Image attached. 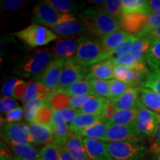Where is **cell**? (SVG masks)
Wrapping results in <instances>:
<instances>
[{"label":"cell","mask_w":160,"mask_h":160,"mask_svg":"<svg viewBox=\"0 0 160 160\" xmlns=\"http://www.w3.org/2000/svg\"><path fill=\"white\" fill-rule=\"evenodd\" d=\"M98 8L120 20L122 16V1L120 0H107L104 1Z\"/></svg>","instance_id":"8d00e7d4"},{"label":"cell","mask_w":160,"mask_h":160,"mask_svg":"<svg viewBox=\"0 0 160 160\" xmlns=\"http://www.w3.org/2000/svg\"><path fill=\"white\" fill-rule=\"evenodd\" d=\"M70 97L73 96H94L91 85L88 80H80L70 87L62 90Z\"/></svg>","instance_id":"836d02e7"},{"label":"cell","mask_w":160,"mask_h":160,"mask_svg":"<svg viewBox=\"0 0 160 160\" xmlns=\"http://www.w3.org/2000/svg\"><path fill=\"white\" fill-rule=\"evenodd\" d=\"M83 142L90 160H113L108 152L107 143L85 138H83Z\"/></svg>","instance_id":"e0dca14e"},{"label":"cell","mask_w":160,"mask_h":160,"mask_svg":"<svg viewBox=\"0 0 160 160\" xmlns=\"http://www.w3.org/2000/svg\"><path fill=\"white\" fill-rule=\"evenodd\" d=\"M94 96L111 99V85L107 80L89 79Z\"/></svg>","instance_id":"74e56055"},{"label":"cell","mask_w":160,"mask_h":160,"mask_svg":"<svg viewBox=\"0 0 160 160\" xmlns=\"http://www.w3.org/2000/svg\"><path fill=\"white\" fill-rule=\"evenodd\" d=\"M45 2L63 14H71L70 13L75 10V4L69 0H47Z\"/></svg>","instance_id":"7bdbcfd3"},{"label":"cell","mask_w":160,"mask_h":160,"mask_svg":"<svg viewBox=\"0 0 160 160\" xmlns=\"http://www.w3.org/2000/svg\"><path fill=\"white\" fill-rule=\"evenodd\" d=\"M80 17L85 25L86 34L99 37L100 39L121 29L119 19L108 15L98 8H90L85 10L81 13Z\"/></svg>","instance_id":"6da1fadb"},{"label":"cell","mask_w":160,"mask_h":160,"mask_svg":"<svg viewBox=\"0 0 160 160\" xmlns=\"http://www.w3.org/2000/svg\"><path fill=\"white\" fill-rule=\"evenodd\" d=\"M24 110L19 106L12 110L11 112L7 113L5 116V121L7 123H17L22 119L23 117Z\"/></svg>","instance_id":"7dc6e473"},{"label":"cell","mask_w":160,"mask_h":160,"mask_svg":"<svg viewBox=\"0 0 160 160\" xmlns=\"http://www.w3.org/2000/svg\"><path fill=\"white\" fill-rule=\"evenodd\" d=\"M107 150L113 160H140L148 153L142 142L128 141L107 143Z\"/></svg>","instance_id":"7a4b0ae2"},{"label":"cell","mask_w":160,"mask_h":160,"mask_svg":"<svg viewBox=\"0 0 160 160\" xmlns=\"http://www.w3.org/2000/svg\"><path fill=\"white\" fill-rule=\"evenodd\" d=\"M33 14L34 22L51 28L65 22L76 20V18L72 14L59 13L45 1L38 3L35 6L33 10Z\"/></svg>","instance_id":"8992f818"},{"label":"cell","mask_w":160,"mask_h":160,"mask_svg":"<svg viewBox=\"0 0 160 160\" xmlns=\"http://www.w3.org/2000/svg\"><path fill=\"white\" fill-rule=\"evenodd\" d=\"M145 61L151 70L160 68V41L152 45L146 56Z\"/></svg>","instance_id":"f35d334b"},{"label":"cell","mask_w":160,"mask_h":160,"mask_svg":"<svg viewBox=\"0 0 160 160\" xmlns=\"http://www.w3.org/2000/svg\"><path fill=\"white\" fill-rule=\"evenodd\" d=\"M58 149H59V160H77L65 146L58 147Z\"/></svg>","instance_id":"9f6ffc18"},{"label":"cell","mask_w":160,"mask_h":160,"mask_svg":"<svg viewBox=\"0 0 160 160\" xmlns=\"http://www.w3.org/2000/svg\"><path fill=\"white\" fill-rule=\"evenodd\" d=\"M109 82L110 85H111V99H110L111 100L119 97L129 88L133 87L130 84L120 81V80L112 79L109 80Z\"/></svg>","instance_id":"ee69618b"},{"label":"cell","mask_w":160,"mask_h":160,"mask_svg":"<svg viewBox=\"0 0 160 160\" xmlns=\"http://www.w3.org/2000/svg\"><path fill=\"white\" fill-rule=\"evenodd\" d=\"M11 151L16 159L22 160H37L39 152L31 144L11 145Z\"/></svg>","instance_id":"4dcf8cb0"},{"label":"cell","mask_w":160,"mask_h":160,"mask_svg":"<svg viewBox=\"0 0 160 160\" xmlns=\"http://www.w3.org/2000/svg\"><path fill=\"white\" fill-rule=\"evenodd\" d=\"M65 147L77 160H90L83 142V138L76 133H72Z\"/></svg>","instance_id":"7402d4cb"},{"label":"cell","mask_w":160,"mask_h":160,"mask_svg":"<svg viewBox=\"0 0 160 160\" xmlns=\"http://www.w3.org/2000/svg\"><path fill=\"white\" fill-rule=\"evenodd\" d=\"M137 38L145 37L147 38L151 42L152 45L153 44L158 42L160 41V25L159 27L156 28L155 29L150 31L148 32H146L144 33H139V34L136 35Z\"/></svg>","instance_id":"db71d44e"},{"label":"cell","mask_w":160,"mask_h":160,"mask_svg":"<svg viewBox=\"0 0 160 160\" xmlns=\"http://www.w3.org/2000/svg\"><path fill=\"white\" fill-rule=\"evenodd\" d=\"M104 53L101 42L96 39L82 36L73 59L85 68L94 65L98 58Z\"/></svg>","instance_id":"5b68a950"},{"label":"cell","mask_w":160,"mask_h":160,"mask_svg":"<svg viewBox=\"0 0 160 160\" xmlns=\"http://www.w3.org/2000/svg\"><path fill=\"white\" fill-rule=\"evenodd\" d=\"M148 15L143 13H123L119 20L123 31L131 35H137L142 31Z\"/></svg>","instance_id":"4fadbf2b"},{"label":"cell","mask_w":160,"mask_h":160,"mask_svg":"<svg viewBox=\"0 0 160 160\" xmlns=\"http://www.w3.org/2000/svg\"><path fill=\"white\" fill-rule=\"evenodd\" d=\"M115 66L109 60L101 62L91 65L85 79L108 80L113 78V70Z\"/></svg>","instance_id":"d6986e66"},{"label":"cell","mask_w":160,"mask_h":160,"mask_svg":"<svg viewBox=\"0 0 160 160\" xmlns=\"http://www.w3.org/2000/svg\"><path fill=\"white\" fill-rule=\"evenodd\" d=\"M138 108L129 110H117L108 123L110 125L129 126L134 128Z\"/></svg>","instance_id":"603a6c76"},{"label":"cell","mask_w":160,"mask_h":160,"mask_svg":"<svg viewBox=\"0 0 160 160\" xmlns=\"http://www.w3.org/2000/svg\"><path fill=\"white\" fill-rule=\"evenodd\" d=\"M110 102L108 98L94 96L87 104L79 110L80 113H88L102 116L105 107Z\"/></svg>","instance_id":"f1b7e54d"},{"label":"cell","mask_w":160,"mask_h":160,"mask_svg":"<svg viewBox=\"0 0 160 160\" xmlns=\"http://www.w3.org/2000/svg\"><path fill=\"white\" fill-rule=\"evenodd\" d=\"M117 108H116L115 105H113V103L112 102L111 100L110 99V102L108 104L107 106L105 107V110L102 112V118L103 121L107 122H108L111 119V118L113 117L115 112L117 111Z\"/></svg>","instance_id":"11a10c76"},{"label":"cell","mask_w":160,"mask_h":160,"mask_svg":"<svg viewBox=\"0 0 160 160\" xmlns=\"http://www.w3.org/2000/svg\"><path fill=\"white\" fill-rule=\"evenodd\" d=\"M17 80L16 78H11L5 82L2 88V93L5 97H13V91Z\"/></svg>","instance_id":"f5cc1de1"},{"label":"cell","mask_w":160,"mask_h":160,"mask_svg":"<svg viewBox=\"0 0 160 160\" xmlns=\"http://www.w3.org/2000/svg\"><path fill=\"white\" fill-rule=\"evenodd\" d=\"M30 134L34 145H48L54 141L53 129L51 126L39 123L28 125Z\"/></svg>","instance_id":"9a60e30c"},{"label":"cell","mask_w":160,"mask_h":160,"mask_svg":"<svg viewBox=\"0 0 160 160\" xmlns=\"http://www.w3.org/2000/svg\"><path fill=\"white\" fill-rule=\"evenodd\" d=\"M160 125V115L148 110L142 105L138 106V113L134 128L139 134L145 137L153 138L157 135Z\"/></svg>","instance_id":"52a82bcc"},{"label":"cell","mask_w":160,"mask_h":160,"mask_svg":"<svg viewBox=\"0 0 160 160\" xmlns=\"http://www.w3.org/2000/svg\"><path fill=\"white\" fill-rule=\"evenodd\" d=\"M138 39L136 35H132L128 39L126 40L123 43L113 49V51L108 52V53H103L100 57L98 58L95 64L101 62L106 61V60H112L116 59L118 58L122 57L128 54L131 53L132 48H133V44Z\"/></svg>","instance_id":"44dd1931"},{"label":"cell","mask_w":160,"mask_h":160,"mask_svg":"<svg viewBox=\"0 0 160 160\" xmlns=\"http://www.w3.org/2000/svg\"><path fill=\"white\" fill-rule=\"evenodd\" d=\"M4 135L10 145L33 144L29 127L25 123H7L4 126Z\"/></svg>","instance_id":"30bf717a"},{"label":"cell","mask_w":160,"mask_h":160,"mask_svg":"<svg viewBox=\"0 0 160 160\" xmlns=\"http://www.w3.org/2000/svg\"><path fill=\"white\" fill-rule=\"evenodd\" d=\"M55 59L50 49H37L28 55L21 66V73L24 77H37Z\"/></svg>","instance_id":"277c9868"},{"label":"cell","mask_w":160,"mask_h":160,"mask_svg":"<svg viewBox=\"0 0 160 160\" xmlns=\"http://www.w3.org/2000/svg\"><path fill=\"white\" fill-rule=\"evenodd\" d=\"M153 160H160V153H157V154L156 155V157H154Z\"/></svg>","instance_id":"94428289"},{"label":"cell","mask_w":160,"mask_h":160,"mask_svg":"<svg viewBox=\"0 0 160 160\" xmlns=\"http://www.w3.org/2000/svg\"><path fill=\"white\" fill-rule=\"evenodd\" d=\"M103 121L101 116L88 113H79L73 123L70 126L72 133H79L82 130L88 128L91 126L95 125L99 122Z\"/></svg>","instance_id":"484cf974"},{"label":"cell","mask_w":160,"mask_h":160,"mask_svg":"<svg viewBox=\"0 0 160 160\" xmlns=\"http://www.w3.org/2000/svg\"><path fill=\"white\" fill-rule=\"evenodd\" d=\"M17 105V102L14 99L8 97H2L1 102H0V110L1 113H8L12 110L16 108V106Z\"/></svg>","instance_id":"816d5d0a"},{"label":"cell","mask_w":160,"mask_h":160,"mask_svg":"<svg viewBox=\"0 0 160 160\" xmlns=\"http://www.w3.org/2000/svg\"><path fill=\"white\" fill-rule=\"evenodd\" d=\"M140 87H132L117 99L111 100L117 110L137 108L140 104Z\"/></svg>","instance_id":"ac0fdd59"},{"label":"cell","mask_w":160,"mask_h":160,"mask_svg":"<svg viewBox=\"0 0 160 160\" xmlns=\"http://www.w3.org/2000/svg\"><path fill=\"white\" fill-rule=\"evenodd\" d=\"M70 99L71 97L62 90H60L51 93L47 104L53 110L59 111L62 109L71 107Z\"/></svg>","instance_id":"1f68e13d"},{"label":"cell","mask_w":160,"mask_h":160,"mask_svg":"<svg viewBox=\"0 0 160 160\" xmlns=\"http://www.w3.org/2000/svg\"><path fill=\"white\" fill-rule=\"evenodd\" d=\"M0 160H15L11 155L9 154L8 152L5 148L1 149V156H0Z\"/></svg>","instance_id":"91938a15"},{"label":"cell","mask_w":160,"mask_h":160,"mask_svg":"<svg viewBox=\"0 0 160 160\" xmlns=\"http://www.w3.org/2000/svg\"><path fill=\"white\" fill-rule=\"evenodd\" d=\"M60 113H61L62 117L64 119V120L69 124L70 125L73 123V122L74 121L76 117H77L78 114L79 113V110L73 108H67L62 109L61 111H59Z\"/></svg>","instance_id":"f907efd6"},{"label":"cell","mask_w":160,"mask_h":160,"mask_svg":"<svg viewBox=\"0 0 160 160\" xmlns=\"http://www.w3.org/2000/svg\"><path fill=\"white\" fill-rule=\"evenodd\" d=\"M26 2L24 0H6V1L2 2V10L4 12H11L15 11Z\"/></svg>","instance_id":"681fc988"},{"label":"cell","mask_w":160,"mask_h":160,"mask_svg":"<svg viewBox=\"0 0 160 160\" xmlns=\"http://www.w3.org/2000/svg\"><path fill=\"white\" fill-rule=\"evenodd\" d=\"M51 28L57 34L68 37L85 32V28L82 22H79L77 19L61 23L53 26Z\"/></svg>","instance_id":"cb8c5ba5"},{"label":"cell","mask_w":160,"mask_h":160,"mask_svg":"<svg viewBox=\"0 0 160 160\" xmlns=\"http://www.w3.org/2000/svg\"><path fill=\"white\" fill-rule=\"evenodd\" d=\"M131 36V34H129L123 31H117L103 37L102 39H100V42L104 53L113 51L122 43L128 39Z\"/></svg>","instance_id":"d4e9b609"},{"label":"cell","mask_w":160,"mask_h":160,"mask_svg":"<svg viewBox=\"0 0 160 160\" xmlns=\"http://www.w3.org/2000/svg\"><path fill=\"white\" fill-rule=\"evenodd\" d=\"M123 13H143L149 16L148 1L145 0H122Z\"/></svg>","instance_id":"e575fe53"},{"label":"cell","mask_w":160,"mask_h":160,"mask_svg":"<svg viewBox=\"0 0 160 160\" xmlns=\"http://www.w3.org/2000/svg\"><path fill=\"white\" fill-rule=\"evenodd\" d=\"M53 117L51 128L54 136L53 143L58 147L65 146L71 133L70 126L64 120L59 111L53 110Z\"/></svg>","instance_id":"5bb4252c"},{"label":"cell","mask_w":160,"mask_h":160,"mask_svg":"<svg viewBox=\"0 0 160 160\" xmlns=\"http://www.w3.org/2000/svg\"><path fill=\"white\" fill-rule=\"evenodd\" d=\"M88 70L80 65L74 59H65L57 91L65 90L73 83L82 80L88 73Z\"/></svg>","instance_id":"9c48e42d"},{"label":"cell","mask_w":160,"mask_h":160,"mask_svg":"<svg viewBox=\"0 0 160 160\" xmlns=\"http://www.w3.org/2000/svg\"><path fill=\"white\" fill-rule=\"evenodd\" d=\"M139 99L144 107L160 115V97L157 93L140 86Z\"/></svg>","instance_id":"4316f807"},{"label":"cell","mask_w":160,"mask_h":160,"mask_svg":"<svg viewBox=\"0 0 160 160\" xmlns=\"http://www.w3.org/2000/svg\"><path fill=\"white\" fill-rule=\"evenodd\" d=\"M65 60L62 58L53 59L40 74L34 77L35 81L43 85L51 93L57 91Z\"/></svg>","instance_id":"ba28073f"},{"label":"cell","mask_w":160,"mask_h":160,"mask_svg":"<svg viewBox=\"0 0 160 160\" xmlns=\"http://www.w3.org/2000/svg\"><path fill=\"white\" fill-rule=\"evenodd\" d=\"M53 109L47 103H45L37 111L34 123L51 126L52 122H53Z\"/></svg>","instance_id":"ab89813d"},{"label":"cell","mask_w":160,"mask_h":160,"mask_svg":"<svg viewBox=\"0 0 160 160\" xmlns=\"http://www.w3.org/2000/svg\"><path fill=\"white\" fill-rule=\"evenodd\" d=\"M144 138L136 131L134 128L129 126L110 125L104 142H142Z\"/></svg>","instance_id":"8fae6325"},{"label":"cell","mask_w":160,"mask_h":160,"mask_svg":"<svg viewBox=\"0 0 160 160\" xmlns=\"http://www.w3.org/2000/svg\"><path fill=\"white\" fill-rule=\"evenodd\" d=\"M15 160H22V159H15Z\"/></svg>","instance_id":"6125c7cd"},{"label":"cell","mask_w":160,"mask_h":160,"mask_svg":"<svg viewBox=\"0 0 160 160\" xmlns=\"http://www.w3.org/2000/svg\"><path fill=\"white\" fill-rule=\"evenodd\" d=\"M82 37L79 38H62L57 40L54 45L50 48L52 54L54 58L62 59H71L73 56L75 57L82 40Z\"/></svg>","instance_id":"7c38bea8"},{"label":"cell","mask_w":160,"mask_h":160,"mask_svg":"<svg viewBox=\"0 0 160 160\" xmlns=\"http://www.w3.org/2000/svg\"><path fill=\"white\" fill-rule=\"evenodd\" d=\"M151 47L152 44L147 38H138V39L133 44L131 53L138 62H146L145 57Z\"/></svg>","instance_id":"d6a6232c"},{"label":"cell","mask_w":160,"mask_h":160,"mask_svg":"<svg viewBox=\"0 0 160 160\" xmlns=\"http://www.w3.org/2000/svg\"><path fill=\"white\" fill-rule=\"evenodd\" d=\"M146 77L145 74L123 65L115 66L113 79L128 83L133 87L140 86Z\"/></svg>","instance_id":"2e32d148"},{"label":"cell","mask_w":160,"mask_h":160,"mask_svg":"<svg viewBox=\"0 0 160 160\" xmlns=\"http://www.w3.org/2000/svg\"><path fill=\"white\" fill-rule=\"evenodd\" d=\"M28 86V82H26L22 79H18L16 83L14 91H13V97L16 99L23 100L26 91H27Z\"/></svg>","instance_id":"c3c4849f"},{"label":"cell","mask_w":160,"mask_h":160,"mask_svg":"<svg viewBox=\"0 0 160 160\" xmlns=\"http://www.w3.org/2000/svg\"><path fill=\"white\" fill-rule=\"evenodd\" d=\"M46 102L41 100H33L25 105L24 108V114L25 119L29 124L34 123L36 115L40 108Z\"/></svg>","instance_id":"60d3db41"},{"label":"cell","mask_w":160,"mask_h":160,"mask_svg":"<svg viewBox=\"0 0 160 160\" xmlns=\"http://www.w3.org/2000/svg\"><path fill=\"white\" fill-rule=\"evenodd\" d=\"M140 86L152 90L160 97V68L150 70Z\"/></svg>","instance_id":"d590c367"},{"label":"cell","mask_w":160,"mask_h":160,"mask_svg":"<svg viewBox=\"0 0 160 160\" xmlns=\"http://www.w3.org/2000/svg\"><path fill=\"white\" fill-rule=\"evenodd\" d=\"M148 9L149 15L160 10V0H150L148 1Z\"/></svg>","instance_id":"6f0895ef"},{"label":"cell","mask_w":160,"mask_h":160,"mask_svg":"<svg viewBox=\"0 0 160 160\" xmlns=\"http://www.w3.org/2000/svg\"><path fill=\"white\" fill-rule=\"evenodd\" d=\"M109 61L112 62V64L114 66H126V67L131 68L136 70V71H139L142 73H144L145 75H147V73L149 71L147 67V63L138 62L131 53L124 56L122 57L118 58V59H116L109 60Z\"/></svg>","instance_id":"f546056e"},{"label":"cell","mask_w":160,"mask_h":160,"mask_svg":"<svg viewBox=\"0 0 160 160\" xmlns=\"http://www.w3.org/2000/svg\"><path fill=\"white\" fill-rule=\"evenodd\" d=\"M160 25V10L155 13H151L148 16L147 22H146L145 27L142 31L140 32L139 33H144L146 32H148L152 30L155 29L156 28L159 27ZM139 34V33H138Z\"/></svg>","instance_id":"f6af8a7d"},{"label":"cell","mask_w":160,"mask_h":160,"mask_svg":"<svg viewBox=\"0 0 160 160\" xmlns=\"http://www.w3.org/2000/svg\"><path fill=\"white\" fill-rule=\"evenodd\" d=\"M51 95V92L48 91L43 85L38 82L32 81L28 82L27 91L22 102L25 105L33 100H41L47 103Z\"/></svg>","instance_id":"ffe728a7"},{"label":"cell","mask_w":160,"mask_h":160,"mask_svg":"<svg viewBox=\"0 0 160 160\" xmlns=\"http://www.w3.org/2000/svg\"><path fill=\"white\" fill-rule=\"evenodd\" d=\"M37 160H59L58 146L53 142L44 146L39 151Z\"/></svg>","instance_id":"b9f144b4"},{"label":"cell","mask_w":160,"mask_h":160,"mask_svg":"<svg viewBox=\"0 0 160 160\" xmlns=\"http://www.w3.org/2000/svg\"><path fill=\"white\" fill-rule=\"evenodd\" d=\"M94 96H73L71 97V106L73 108L79 110L83 107L85 104L93 98Z\"/></svg>","instance_id":"bcb514c9"},{"label":"cell","mask_w":160,"mask_h":160,"mask_svg":"<svg viewBox=\"0 0 160 160\" xmlns=\"http://www.w3.org/2000/svg\"><path fill=\"white\" fill-rule=\"evenodd\" d=\"M16 37L31 48L44 46L57 39L56 33L45 26L32 23L25 29L14 33Z\"/></svg>","instance_id":"3957f363"},{"label":"cell","mask_w":160,"mask_h":160,"mask_svg":"<svg viewBox=\"0 0 160 160\" xmlns=\"http://www.w3.org/2000/svg\"><path fill=\"white\" fill-rule=\"evenodd\" d=\"M153 149L156 153H160V125L158 128L157 135H156V139L154 145H153Z\"/></svg>","instance_id":"680465c9"},{"label":"cell","mask_w":160,"mask_h":160,"mask_svg":"<svg viewBox=\"0 0 160 160\" xmlns=\"http://www.w3.org/2000/svg\"><path fill=\"white\" fill-rule=\"evenodd\" d=\"M109 126L110 125L108 122L102 121L88 128L79 131V133H77V134H79L82 138H85V139H97L104 142Z\"/></svg>","instance_id":"83f0119b"}]
</instances>
